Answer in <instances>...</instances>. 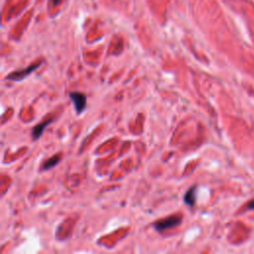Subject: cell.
<instances>
[{"label":"cell","instance_id":"cell-1","mask_svg":"<svg viewBox=\"0 0 254 254\" xmlns=\"http://www.w3.org/2000/svg\"><path fill=\"white\" fill-rule=\"evenodd\" d=\"M183 219V216L180 214H173L168 217H165L163 219H159L153 223V226L157 231H165L167 229L176 227L181 224Z\"/></svg>","mask_w":254,"mask_h":254},{"label":"cell","instance_id":"cell-2","mask_svg":"<svg viewBox=\"0 0 254 254\" xmlns=\"http://www.w3.org/2000/svg\"><path fill=\"white\" fill-rule=\"evenodd\" d=\"M43 62H38L34 64H31L29 65L27 68H24V69H20V70H15L13 72H11L10 74H8L6 76V79L7 80H12V81H19V80H22L24 79L26 76H28L30 73H32L34 70H36L41 64H42Z\"/></svg>","mask_w":254,"mask_h":254},{"label":"cell","instance_id":"cell-3","mask_svg":"<svg viewBox=\"0 0 254 254\" xmlns=\"http://www.w3.org/2000/svg\"><path fill=\"white\" fill-rule=\"evenodd\" d=\"M69 98L71 99L74 108L77 112V114H80L84 111L86 108V96L85 94L78 92V91H72L69 93Z\"/></svg>","mask_w":254,"mask_h":254},{"label":"cell","instance_id":"cell-4","mask_svg":"<svg viewBox=\"0 0 254 254\" xmlns=\"http://www.w3.org/2000/svg\"><path fill=\"white\" fill-rule=\"evenodd\" d=\"M53 121H54V119H50V120H45V121H43V122L37 124V125L33 128V130H32V137H33V139H34V140H38V139L42 136V134H43V132L45 131L46 127H47L50 123H52Z\"/></svg>","mask_w":254,"mask_h":254},{"label":"cell","instance_id":"cell-5","mask_svg":"<svg viewBox=\"0 0 254 254\" xmlns=\"http://www.w3.org/2000/svg\"><path fill=\"white\" fill-rule=\"evenodd\" d=\"M195 194H196V186H192L185 193V196H184L185 202L190 206H193L195 203Z\"/></svg>","mask_w":254,"mask_h":254},{"label":"cell","instance_id":"cell-6","mask_svg":"<svg viewBox=\"0 0 254 254\" xmlns=\"http://www.w3.org/2000/svg\"><path fill=\"white\" fill-rule=\"evenodd\" d=\"M61 161V156L60 155H55L52 158L48 159L42 166V170L46 171V170H50L53 167H55L57 164H59V162Z\"/></svg>","mask_w":254,"mask_h":254},{"label":"cell","instance_id":"cell-7","mask_svg":"<svg viewBox=\"0 0 254 254\" xmlns=\"http://www.w3.org/2000/svg\"><path fill=\"white\" fill-rule=\"evenodd\" d=\"M248 209H254V199L253 200H251L250 202H249V204H248V207H247Z\"/></svg>","mask_w":254,"mask_h":254},{"label":"cell","instance_id":"cell-8","mask_svg":"<svg viewBox=\"0 0 254 254\" xmlns=\"http://www.w3.org/2000/svg\"><path fill=\"white\" fill-rule=\"evenodd\" d=\"M60 1H61V0H53V3H54L55 5H58V4L60 3Z\"/></svg>","mask_w":254,"mask_h":254}]
</instances>
